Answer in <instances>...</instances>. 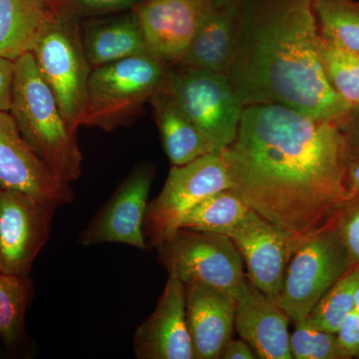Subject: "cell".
Listing matches in <instances>:
<instances>
[{
	"instance_id": "obj_8",
	"label": "cell",
	"mask_w": 359,
	"mask_h": 359,
	"mask_svg": "<svg viewBox=\"0 0 359 359\" xmlns=\"http://www.w3.org/2000/svg\"><path fill=\"white\" fill-rule=\"evenodd\" d=\"M156 248L168 273L184 283H202L237 297L247 278L237 247L224 233L178 229Z\"/></svg>"
},
{
	"instance_id": "obj_29",
	"label": "cell",
	"mask_w": 359,
	"mask_h": 359,
	"mask_svg": "<svg viewBox=\"0 0 359 359\" xmlns=\"http://www.w3.org/2000/svg\"><path fill=\"white\" fill-rule=\"evenodd\" d=\"M337 228L351 264H359V201L342 214Z\"/></svg>"
},
{
	"instance_id": "obj_14",
	"label": "cell",
	"mask_w": 359,
	"mask_h": 359,
	"mask_svg": "<svg viewBox=\"0 0 359 359\" xmlns=\"http://www.w3.org/2000/svg\"><path fill=\"white\" fill-rule=\"evenodd\" d=\"M209 8L204 0H144L132 11L151 53L174 66L183 60Z\"/></svg>"
},
{
	"instance_id": "obj_6",
	"label": "cell",
	"mask_w": 359,
	"mask_h": 359,
	"mask_svg": "<svg viewBox=\"0 0 359 359\" xmlns=\"http://www.w3.org/2000/svg\"><path fill=\"white\" fill-rule=\"evenodd\" d=\"M351 266L334 219L295 248L276 304L297 323Z\"/></svg>"
},
{
	"instance_id": "obj_5",
	"label": "cell",
	"mask_w": 359,
	"mask_h": 359,
	"mask_svg": "<svg viewBox=\"0 0 359 359\" xmlns=\"http://www.w3.org/2000/svg\"><path fill=\"white\" fill-rule=\"evenodd\" d=\"M168 69L151 53L94 68L81 126L113 131L135 121L144 105L164 87Z\"/></svg>"
},
{
	"instance_id": "obj_15",
	"label": "cell",
	"mask_w": 359,
	"mask_h": 359,
	"mask_svg": "<svg viewBox=\"0 0 359 359\" xmlns=\"http://www.w3.org/2000/svg\"><path fill=\"white\" fill-rule=\"evenodd\" d=\"M133 347L139 359H194L185 283L174 273H169L154 311L137 328Z\"/></svg>"
},
{
	"instance_id": "obj_24",
	"label": "cell",
	"mask_w": 359,
	"mask_h": 359,
	"mask_svg": "<svg viewBox=\"0 0 359 359\" xmlns=\"http://www.w3.org/2000/svg\"><path fill=\"white\" fill-rule=\"evenodd\" d=\"M359 285V264H354L327 290L308 318L316 327L337 334L347 314L354 309Z\"/></svg>"
},
{
	"instance_id": "obj_28",
	"label": "cell",
	"mask_w": 359,
	"mask_h": 359,
	"mask_svg": "<svg viewBox=\"0 0 359 359\" xmlns=\"http://www.w3.org/2000/svg\"><path fill=\"white\" fill-rule=\"evenodd\" d=\"M142 1L144 0H63L62 6L80 18L132 11Z\"/></svg>"
},
{
	"instance_id": "obj_4",
	"label": "cell",
	"mask_w": 359,
	"mask_h": 359,
	"mask_svg": "<svg viewBox=\"0 0 359 359\" xmlns=\"http://www.w3.org/2000/svg\"><path fill=\"white\" fill-rule=\"evenodd\" d=\"M30 52L68 127L77 133L92 71L85 54L79 16L65 6L52 8Z\"/></svg>"
},
{
	"instance_id": "obj_35",
	"label": "cell",
	"mask_w": 359,
	"mask_h": 359,
	"mask_svg": "<svg viewBox=\"0 0 359 359\" xmlns=\"http://www.w3.org/2000/svg\"><path fill=\"white\" fill-rule=\"evenodd\" d=\"M47 6H50L51 8H56V7L62 6L63 0H42Z\"/></svg>"
},
{
	"instance_id": "obj_17",
	"label": "cell",
	"mask_w": 359,
	"mask_h": 359,
	"mask_svg": "<svg viewBox=\"0 0 359 359\" xmlns=\"http://www.w3.org/2000/svg\"><path fill=\"white\" fill-rule=\"evenodd\" d=\"M185 294L194 359L221 358L235 327L237 299L199 283H185Z\"/></svg>"
},
{
	"instance_id": "obj_1",
	"label": "cell",
	"mask_w": 359,
	"mask_h": 359,
	"mask_svg": "<svg viewBox=\"0 0 359 359\" xmlns=\"http://www.w3.org/2000/svg\"><path fill=\"white\" fill-rule=\"evenodd\" d=\"M222 151L233 190L290 236L292 252L346 205L349 148L339 123L280 104L245 106Z\"/></svg>"
},
{
	"instance_id": "obj_32",
	"label": "cell",
	"mask_w": 359,
	"mask_h": 359,
	"mask_svg": "<svg viewBox=\"0 0 359 359\" xmlns=\"http://www.w3.org/2000/svg\"><path fill=\"white\" fill-rule=\"evenodd\" d=\"M221 358L255 359L257 358V355L252 351V347L244 339H231L228 344L224 346Z\"/></svg>"
},
{
	"instance_id": "obj_23",
	"label": "cell",
	"mask_w": 359,
	"mask_h": 359,
	"mask_svg": "<svg viewBox=\"0 0 359 359\" xmlns=\"http://www.w3.org/2000/svg\"><path fill=\"white\" fill-rule=\"evenodd\" d=\"M318 33L323 39L359 54V8L353 0H313Z\"/></svg>"
},
{
	"instance_id": "obj_27",
	"label": "cell",
	"mask_w": 359,
	"mask_h": 359,
	"mask_svg": "<svg viewBox=\"0 0 359 359\" xmlns=\"http://www.w3.org/2000/svg\"><path fill=\"white\" fill-rule=\"evenodd\" d=\"M290 353L297 359H346L337 334L316 327L308 316L295 323L290 337Z\"/></svg>"
},
{
	"instance_id": "obj_3",
	"label": "cell",
	"mask_w": 359,
	"mask_h": 359,
	"mask_svg": "<svg viewBox=\"0 0 359 359\" xmlns=\"http://www.w3.org/2000/svg\"><path fill=\"white\" fill-rule=\"evenodd\" d=\"M14 62L9 112L21 135L56 178L67 184L77 181L81 176L82 154L76 133L68 127L32 52Z\"/></svg>"
},
{
	"instance_id": "obj_26",
	"label": "cell",
	"mask_w": 359,
	"mask_h": 359,
	"mask_svg": "<svg viewBox=\"0 0 359 359\" xmlns=\"http://www.w3.org/2000/svg\"><path fill=\"white\" fill-rule=\"evenodd\" d=\"M29 290L28 276L0 271V337L8 346L22 335Z\"/></svg>"
},
{
	"instance_id": "obj_22",
	"label": "cell",
	"mask_w": 359,
	"mask_h": 359,
	"mask_svg": "<svg viewBox=\"0 0 359 359\" xmlns=\"http://www.w3.org/2000/svg\"><path fill=\"white\" fill-rule=\"evenodd\" d=\"M233 189L221 191L201 202L182 219L179 229L224 233L250 211Z\"/></svg>"
},
{
	"instance_id": "obj_20",
	"label": "cell",
	"mask_w": 359,
	"mask_h": 359,
	"mask_svg": "<svg viewBox=\"0 0 359 359\" xmlns=\"http://www.w3.org/2000/svg\"><path fill=\"white\" fill-rule=\"evenodd\" d=\"M166 83V82H165ZM165 152L172 166H183L218 149L183 112L163 87L150 100Z\"/></svg>"
},
{
	"instance_id": "obj_37",
	"label": "cell",
	"mask_w": 359,
	"mask_h": 359,
	"mask_svg": "<svg viewBox=\"0 0 359 359\" xmlns=\"http://www.w3.org/2000/svg\"><path fill=\"white\" fill-rule=\"evenodd\" d=\"M354 2H355V1H354ZM355 4H356V6H358L359 8V2H355Z\"/></svg>"
},
{
	"instance_id": "obj_18",
	"label": "cell",
	"mask_w": 359,
	"mask_h": 359,
	"mask_svg": "<svg viewBox=\"0 0 359 359\" xmlns=\"http://www.w3.org/2000/svg\"><path fill=\"white\" fill-rule=\"evenodd\" d=\"M243 4L210 7L180 65L226 74L237 48Z\"/></svg>"
},
{
	"instance_id": "obj_31",
	"label": "cell",
	"mask_w": 359,
	"mask_h": 359,
	"mask_svg": "<svg viewBox=\"0 0 359 359\" xmlns=\"http://www.w3.org/2000/svg\"><path fill=\"white\" fill-rule=\"evenodd\" d=\"M15 62L0 57V109L11 110Z\"/></svg>"
},
{
	"instance_id": "obj_30",
	"label": "cell",
	"mask_w": 359,
	"mask_h": 359,
	"mask_svg": "<svg viewBox=\"0 0 359 359\" xmlns=\"http://www.w3.org/2000/svg\"><path fill=\"white\" fill-rule=\"evenodd\" d=\"M342 353L347 358H359V313L353 311L347 314L337 332Z\"/></svg>"
},
{
	"instance_id": "obj_34",
	"label": "cell",
	"mask_w": 359,
	"mask_h": 359,
	"mask_svg": "<svg viewBox=\"0 0 359 359\" xmlns=\"http://www.w3.org/2000/svg\"><path fill=\"white\" fill-rule=\"evenodd\" d=\"M207 6L212 8L233 6H242L245 0H204Z\"/></svg>"
},
{
	"instance_id": "obj_7",
	"label": "cell",
	"mask_w": 359,
	"mask_h": 359,
	"mask_svg": "<svg viewBox=\"0 0 359 359\" xmlns=\"http://www.w3.org/2000/svg\"><path fill=\"white\" fill-rule=\"evenodd\" d=\"M165 88L218 150L233 143L245 106L224 73L169 66Z\"/></svg>"
},
{
	"instance_id": "obj_25",
	"label": "cell",
	"mask_w": 359,
	"mask_h": 359,
	"mask_svg": "<svg viewBox=\"0 0 359 359\" xmlns=\"http://www.w3.org/2000/svg\"><path fill=\"white\" fill-rule=\"evenodd\" d=\"M318 49L332 86L353 109L359 108V54L344 50L320 35Z\"/></svg>"
},
{
	"instance_id": "obj_33",
	"label": "cell",
	"mask_w": 359,
	"mask_h": 359,
	"mask_svg": "<svg viewBox=\"0 0 359 359\" xmlns=\"http://www.w3.org/2000/svg\"><path fill=\"white\" fill-rule=\"evenodd\" d=\"M359 199V162L351 165L346 174V204Z\"/></svg>"
},
{
	"instance_id": "obj_11",
	"label": "cell",
	"mask_w": 359,
	"mask_h": 359,
	"mask_svg": "<svg viewBox=\"0 0 359 359\" xmlns=\"http://www.w3.org/2000/svg\"><path fill=\"white\" fill-rule=\"evenodd\" d=\"M153 179L154 169L151 165L135 168L80 233V245L118 243L147 250L143 226Z\"/></svg>"
},
{
	"instance_id": "obj_12",
	"label": "cell",
	"mask_w": 359,
	"mask_h": 359,
	"mask_svg": "<svg viewBox=\"0 0 359 359\" xmlns=\"http://www.w3.org/2000/svg\"><path fill=\"white\" fill-rule=\"evenodd\" d=\"M224 235L237 247L250 283L276 302L292 256L290 236L254 210Z\"/></svg>"
},
{
	"instance_id": "obj_16",
	"label": "cell",
	"mask_w": 359,
	"mask_h": 359,
	"mask_svg": "<svg viewBox=\"0 0 359 359\" xmlns=\"http://www.w3.org/2000/svg\"><path fill=\"white\" fill-rule=\"evenodd\" d=\"M235 327L257 358L292 359L289 316L245 278L236 297Z\"/></svg>"
},
{
	"instance_id": "obj_36",
	"label": "cell",
	"mask_w": 359,
	"mask_h": 359,
	"mask_svg": "<svg viewBox=\"0 0 359 359\" xmlns=\"http://www.w3.org/2000/svg\"><path fill=\"white\" fill-rule=\"evenodd\" d=\"M354 311L359 313V285L356 289L355 297H354Z\"/></svg>"
},
{
	"instance_id": "obj_10",
	"label": "cell",
	"mask_w": 359,
	"mask_h": 359,
	"mask_svg": "<svg viewBox=\"0 0 359 359\" xmlns=\"http://www.w3.org/2000/svg\"><path fill=\"white\" fill-rule=\"evenodd\" d=\"M55 205L0 187V271L28 276L48 241Z\"/></svg>"
},
{
	"instance_id": "obj_9",
	"label": "cell",
	"mask_w": 359,
	"mask_h": 359,
	"mask_svg": "<svg viewBox=\"0 0 359 359\" xmlns=\"http://www.w3.org/2000/svg\"><path fill=\"white\" fill-rule=\"evenodd\" d=\"M228 189H233V180L222 150L172 166L162 191L148 204L143 226L148 244L157 247L196 205Z\"/></svg>"
},
{
	"instance_id": "obj_19",
	"label": "cell",
	"mask_w": 359,
	"mask_h": 359,
	"mask_svg": "<svg viewBox=\"0 0 359 359\" xmlns=\"http://www.w3.org/2000/svg\"><path fill=\"white\" fill-rule=\"evenodd\" d=\"M81 35L92 69L132 56L151 53L133 11L106 20L84 21Z\"/></svg>"
},
{
	"instance_id": "obj_21",
	"label": "cell",
	"mask_w": 359,
	"mask_h": 359,
	"mask_svg": "<svg viewBox=\"0 0 359 359\" xmlns=\"http://www.w3.org/2000/svg\"><path fill=\"white\" fill-rule=\"evenodd\" d=\"M51 11L42 0H0V57L30 52Z\"/></svg>"
},
{
	"instance_id": "obj_2",
	"label": "cell",
	"mask_w": 359,
	"mask_h": 359,
	"mask_svg": "<svg viewBox=\"0 0 359 359\" xmlns=\"http://www.w3.org/2000/svg\"><path fill=\"white\" fill-rule=\"evenodd\" d=\"M313 0H245L237 48L226 75L243 105L280 104L340 123L353 108L327 76Z\"/></svg>"
},
{
	"instance_id": "obj_13",
	"label": "cell",
	"mask_w": 359,
	"mask_h": 359,
	"mask_svg": "<svg viewBox=\"0 0 359 359\" xmlns=\"http://www.w3.org/2000/svg\"><path fill=\"white\" fill-rule=\"evenodd\" d=\"M0 187L55 205L74 198L69 184L56 178L21 135L9 111L0 109Z\"/></svg>"
}]
</instances>
